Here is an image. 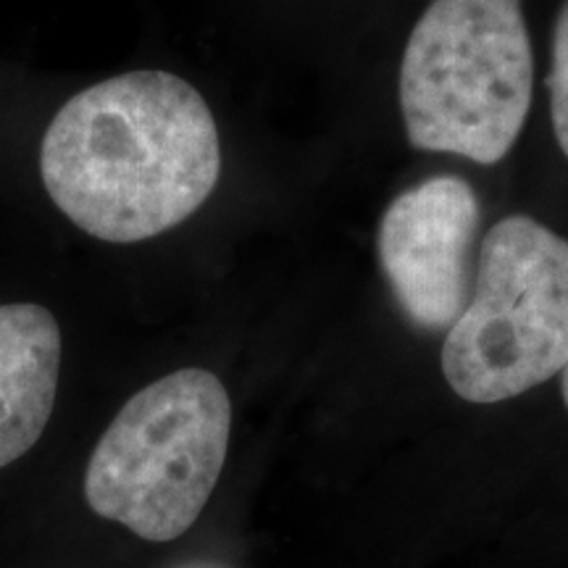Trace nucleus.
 <instances>
[{
  "mask_svg": "<svg viewBox=\"0 0 568 568\" xmlns=\"http://www.w3.org/2000/svg\"><path fill=\"white\" fill-rule=\"evenodd\" d=\"M232 400L216 374L182 368L124 403L92 450L84 500L148 542L182 537L216 489Z\"/></svg>",
  "mask_w": 568,
  "mask_h": 568,
  "instance_id": "obj_3",
  "label": "nucleus"
},
{
  "mask_svg": "<svg viewBox=\"0 0 568 568\" xmlns=\"http://www.w3.org/2000/svg\"><path fill=\"white\" fill-rule=\"evenodd\" d=\"M560 393H564V403L568 408V364L564 366V372H560Z\"/></svg>",
  "mask_w": 568,
  "mask_h": 568,
  "instance_id": "obj_8",
  "label": "nucleus"
},
{
  "mask_svg": "<svg viewBox=\"0 0 568 568\" xmlns=\"http://www.w3.org/2000/svg\"><path fill=\"white\" fill-rule=\"evenodd\" d=\"M61 329L34 303L0 305V468L30 453L53 414Z\"/></svg>",
  "mask_w": 568,
  "mask_h": 568,
  "instance_id": "obj_6",
  "label": "nucleus"
},
{
  "mask_svg": "<svg viewBox=\"0 0 568 568\" xmlns=\"http://www.w3.org/2000/svg\"><path fill=\"white\" fill-rule=\"evenodd\" d=\"M180 568H222V566H211V564H190V566H180Z\"/></svg>",
  "mask_w": 568,
  "mask_h": 568,
  "instance_id": "obj_9",
  "label": "nucleus"
},
{
  "mask_svg": "<svg viewBox=\"0 0 568 568\" xmlns=\"http://www.w3.org/2000/svg\"><path fill=\"white\" fill-rule=\"evenodd\" d=\"M568 364V240L531 216L481 240L471 301L443 345V374L468 403L529 393Z\"/></svg>",
  "mask_w": 568,
  "mask_h": 568,
  "instance_id": "obj_4",
  "label": "nucleus"
},
{
  "mask_svg": "<svg viewBox=\"0 0 568 568\" xmlns=\"http://www.w3.org/2000/svg\"><path fill=\"white\" fill-rule=\"evenodd\" d=\"M550 113L552 130L560 151L568 159V0L560 6L556 30H552V63H550Z\"/></svg>",
  "mask_w": 568,
  "mask_h": 568,
  "instance_id": "obj_7",
  "label": "nucleus"
},
{
  "mask_svg": "<svg viewBox=\"0 0 568 568\" xmlns=\"http://www.w3.org/2000/svg\"><path fill=\"white\" fill-rule=\"evenodd\" d=\"M40 174L82 232L142 243L209 201L222 145L193 84L169 71H130L63 103L42 138Z\"/></svg>",
  "mask_w": 568,
  "mask_h": 568,
  "instance_id": "obj_1",
  "label": "nucleus"
},
{
  "mask_svg": "<svg viewBox=\"0 0 568 568\" xmlns=\"http://www.w3.org/2000/svg\"><path fill=\"white\" fill-rule=\"evenodd\" d=\"M535 59L521 0H432L400 63V111L416 151L489 166L531 109Z\"/></svg>",
  "mask_w": 568,
  "mask_h": 568,
  "instance_id": "obj_2",
  "label": "nucleus"
},
{
  "mask_svg": "<svg viewBox=\"0 0 568 568\" xmlns=\"http://www.w3.org/2000/svg\"><path fill=\"white\" fill-rule=\"evenodd\" d=\"M481 205L464 176L439 174L389 203L379 224V264L418 329H450L471 301Z\"/></svg>",
  "mask_w": 568,
  "mask_h": 568,
  "instance_id": "obj_5",
  "label": "nucleus"
}]
</instances>
